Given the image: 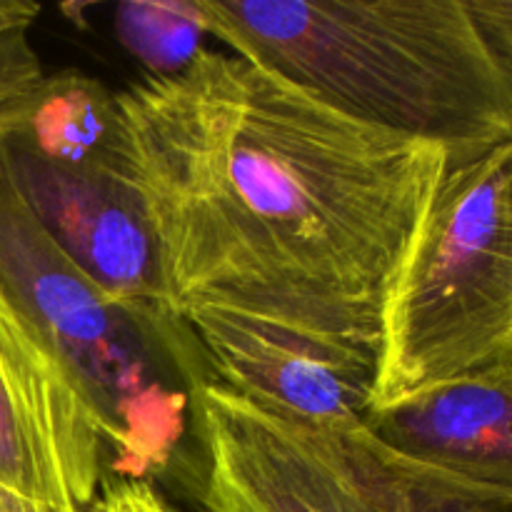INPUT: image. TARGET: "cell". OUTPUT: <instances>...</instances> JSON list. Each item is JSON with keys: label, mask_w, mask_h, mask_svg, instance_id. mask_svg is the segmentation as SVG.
<instances>
[{"label": "cell", "mask_w": 512, "mask_h": 512, "mask_svg": "<svg viewBox=\"0 0 512 512\" xmlns=\"http://www.w3.org/2000/svg\"><path fill=\"white\" fill-rule=\"evenodd\" d=\"M115 98L125 175L180 318L238 310L380 353L385 298L450 170L445 148L208 48Z\"/></svg>", "instance_id": "cell-1"}, {"label": "cell", "mask_w": 512, "mask_h": 512, "mask_svg": "<svg viewBox=\"0 0 512 512\" xmlns=\"http://www.w3.org/2000/svg\"><path fill=\"white\" fill-rule=\"evenodd\" d=\"M205 30L368 128L450 168L512 140V83L465 0H195Z\"/></svg>", "instance_id": "cell-2"}, {"label": "cell", "mask_w": 512, "mask_h": 512, "mask_svg": "<svg viewBox=\"0 0 512 512\" xmlns=\"http://www.w3.org/2000/svg\"><path fill=\"white\" fill-rule=\"evenodd\" d=\"M0 293L88 398L110 450V478L153 483L173 473L193 435L195 390L213 380L193 328L95 285L40 228L3 170Z\"/></svg>", "instance_id": "cell-3"}, {"label": "cell", "mask_w": 512, "mask_h": 512, "mask_svg": "<svg viewBox=\"0 0 512 512\" xmlns=\"http://www.w3.org/2000/svg\"><path fill=\"white\" fill-rule=\"evenodd\" d=\"M500 365H512V140L440 180L385 298L375 408Z\"/></svg>", "instance_id": "cell-4"}, {"label": "cell", "mask_w": 512, "mask_h": 512, "mask_svg": "<svg viewBox=\"0 0 512 512\" xmlns=\"http://www.w3.org/2000/svg\"><path fill=\"white\" fill-rule=\"evenodd\" d=\"M203 512H418L368 435L270 415L215 380L193 395Z\"/></svg>", "instance_id": "cell-5"}, {"label": "cell", "mask_w": 512, "mask_h": 512, "mask_svg": "<svg viewBox=\"0 0 512 512\" xmlns=\"http://www.w3.org/2000/svg\"><path fill=\"white\" fill-rule=\"evenodd\" d=\"M108 478L98 415L0 293V483L50 512H95Z\"/></svg>", "instance_id": "cell-6"}, {"label": "cell", "mask_w": 512, "mask_h": 512, "mask_svg": "<svg viewBox=\"0 0 512 512\" xmlns=\"http://www.w3.org/2000/svg\"><path fill=\"white\" fill-rule=\"evenodd\" d=\"M210 378L270 415L358 435L375 408L378 355L225 308L185 315Z\"/></svg>", "instance_id": "cell-7"}, {"label": "cell", "mask_w": 512, "mask_h": 512, "mask_svg": "<svg viewBox=\"0 0 512 512\" xmlns=\"http://www.w3.org/2000/svg\"><path fill=\"white\" fill-rule=\"evenodd\" d=\"M0 170L55 245L115 300L178 315L143 198L123 170L65 168L0 143Z\"/></svg>", "instance_id": "cell-8"}, {"label": "cell", "mask_w": 512, "mask_h": 512, "mask_svg": "<svg viewBox=\"0 0 512 512\" xmlns=\"http://www.w3.org/2000/svg\"><path fill=\"white\" fill-rule=\"evenodd\" d=\"M365 435L405 480L512 493V365L375 408Z\"/></svg>", "instance_id": "cell-9"}, {"label": "cell", "mask_w": 512, "mask_h": 512, "mask_svg": "<svg viewBox=\"0 0 512 512\" xmlns=\"http://www.w3.org/2000/svg\"><path fill=\"white\" fill-rule=\"evenodd\" d=\"M0 143L65 168L125 173V135L118 98L78 68L43 75L23 98L0 110Z\"/></svg>", "instance_id": "cell-10"}, {"label": "cell", "mask_w": 512, "mask_h": 512, "mask_svg": "<svg viewBox=\"0 0 512 512\" xmlns=\"http://www.w3.org/2000/svg\"><path fill=\"white\" fill-rule=\"evenodd\" d=\"M118 38L153 78H165L188 68L205 50L208 38L195 0L175 3H120L115 8Z\"/></svg>", "instance_id": "cell-11"}, {"label": "cell", "mask_w": 512, "mask_h": 512, "mask_svg": "<svg viewBox=\"0 0 512 512\" xmlns=\"http://www.w3.org/2000/svg\"><path fill=\"white\" fill-rule=\"evenodd\" d=\"M405 483L413 490L418 512H512V493L428 483V480H405Z\"/></svg>", "instance_id": "cell-12"}, {"label": "cell", "mask_w": 512, "mask_h": 512, "mask_svg": "<svg viewBox=\"0 0 512 512\" xmlns=\"http://www.w3.org/2000/svg\"><path fill=\"white\" fill-rule=\"evenodd\" d=\"M28 33L30 28H20L0 35V110L30 93L45 75Z\"/></svg>", "instance_id": "cell-13"}, {"label": "cell", "mask_w": 512, "mask_h": 512, "mask_svg": "<svg viewBox=\"0 0 512 512\" xmlns=\"http://www.w3.org/2000/svg\"><path fill=\"white\" fill-rule=\"evenodd\" d=\"M95 512H188L170 503L148 480L108 478L100 490Z\"/></svg>", "instance_id": "cell-14"}, {"label": "cell", "mask_w": 512, "mask_h": 512, "mask_svg": "<svg viewBox=\"0 0 512 512\" xmlns=\"http://www.w3.org/2000/svg\"><path fill=\"white\" fill-rule=\"evenodd\" d=\"M485 43L512 83V0H465Z\"/></svg>", "instance_id": "cell-15"}, {"label": "cell", "mask_w": 512, "mask_h": 512, "mask_svg": "<svg viewBox=\"0 0 512 512\" xmlns=\"http://www.w3.org/2000/svg\"><path fill=\"white\" fill-rule=\"evenodd\" d=\"M40 13V5L25 0H0V35L30 28Z\"/></svg>", "instance_id": "cell-16"}, {"label": "cell", "mask_w": 512, "mask_h": 512, "mask_svg": "<svg viewBox=\"0 0 512 512\" xmlns=\"http://www.w3.org/2000/svg\"><path fill=\"white\" fill-rule=\"evenodd\" d=\"M0 512H50V510L43 508V505L33 503V500L23 498L20 493H15V490L5 488V485L0 483Z\"/></svg>", "instance_id": "cell-17"}]
</instances>
